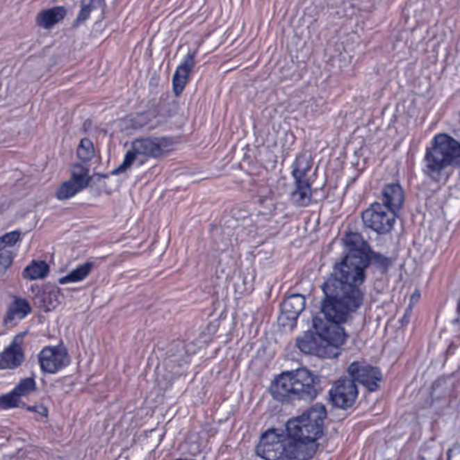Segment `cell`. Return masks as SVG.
<instances>
[{
    "mask_svg": "<svg viewBox=\"0 0 460 460\" xmlns=\"http://www.w3.org/2000/svg\"><path fill=\"white\" fill-rule=\"evenodd\" d=\"M179 460H188V459H179Z\"/></svg>",
    "mask_w": 460,
    "mask_h": 460,
    "instance_id": "obj_32",
    "label": "cell"
},
{
    "mask_svg": "<svg viewBox=\"0 0 460 460\" xmlns=\"http://www.w3.org/2000/svg\"><path fill=\"white\" fill-rule=\"evenodd\" d=\"M67 14V8L65 7H61V6L60 7L46 8L40 12L38 17H36V24H38V26L42 27V28L51 29L64 20Z\"/></svg>",
    "mask_w": 460,
    "mask_h": 460,
    "instance_id": "obj_21",
    "label": "cell"
},
{
    "mask_svg": "<svg viewBox=\"0 0 460 460\" xmlns=\"http://www.w3.org/2000/svg\"><path fill=\"white\" fill-rule=\"evenodd\" d=\"M137 156L138 155L136 153H135L133 149H131L130 151L127 153L126 156H125L122 164L113 172V174H121L124 173V172H126L129 168H131V165H133L135 161L137 159Z\"/></svg>",
    "mask_w": 460,
    "mask_h": 460,
    "instance_id": "obj_29",
    "label": "cell"
},
{
    "mask_svg": "<svg viewBox=\"0 0 460 460\" xmlns=\"http://www.w3.org/2000/svg\"><path fill=\"white\" fill-rule=\"evenodd\" d=\"M327 416L326 407L322 404H315L302 416L288 421L287 434L297 441L317 443L324 435Z\"/></svg>",
    "mask_w": 460,
    "mask_h": 460,
    "instance_id": "obj_3",
    "label": "cell"
},
{
    "mask_svg": "<svg viewBox=\"0 0 460 460\" xmlns=\"http://www.w3.org/2000/svg\"><path fill=\"white\" fill-rule=\"evenodd\" d=\"M364 225L379 235H386L393 229L397 215L384 204L375 202L361 215Z\"/></svg>",
    "mask_w": 460,
    "mask_h": 460,
    "instance_id": "obj_8",
    "label": "cell"
},
{
    "mask_svg": "<svg viewBox=\"0 0 460 460\" xmlns=\"http://www.w3.org/2000/svg\"><path fill=\"white\" fill-rule=\"evenodd\" d=\"M313 326H314L315 333L320 334L322 338L336 347H341L347 340V334L343 328L338 324L327 320L326 318H315L313 320Z\"/></svg>",
    "mask_w": 460,
    "mask_h": 460,
    "instance_id": "obj_14",
    "label": "cell"
},
{
    "mask_svg": "<svg viewBox=\"0 0 460 460\" xmlns=\"http://www.w3.org/2000/svg\"><path fill=\"white\" fill-rule=\"evenodd\" d=\"M382 200L383 204L397 216L401 213L404 205V193L403 188L397 183L386 186L383 189Z\"/></svg>",
    "mask_w": 460,
    "mask_h": 460,
    "instance_id": "obj_20",
    "label": "cell"
},
{
    "mask_svg": "<svg viewBox=\"0 0 460 460\" xmlns=\"http://www.w3.org/2000/svg\"><path fill=\"white\" fill-rule=\"evenodd\" d=\"M317 443L297 441L278 429L261 436L256 452L265 460H309L317 453Z\"/></svg>",
    "mask_w": 460,
    "mask_h": 460,
    "instance_id": "obj_1",
    "label": "cell"
},
{
    "mask_svg": "<svg viewBox=\"0 0 460 460\" xmlns=\"http://www.w3.org/2000/svg\"><path fill=\"white\" fill-rule=\"evenodd\" d=\"M13 261L14 256L11 252L0 254V277L4 275L8 270L10 268Z\"/></svg>",
    "mask_w": 460,
    "mask_h": 460,
    "instance_id": "obj_30",
    "label": "cell"
},
{
    "mask_svg": "<svg viewBox=\"0 0 460 460\" xmlns=\"http://www.w3.org/2000/svg\"><path fill=\"white\" fill-rule=\"evenodd\" d=\"M318 386L314 374L306 369H297L276 377L270 386V394L281 403L312 400L318 394Z\"/></svg>",
    "mask_w": 460,
    "mask_h": 460,
    "instance_id": "obj_2",
    "label": "cell"
},
{
    "mask_svg": "<svg viewBox=\"0 0 460 460\" xmlns=\"http://www.w3.org/2000/svg\"><path fill=\"white\" fill-rule=\"evenodd\" d=\"M371 263L368 251L351 249L341 262L334 266V277L345 284L359 287L363 284L366 274L365 271Z\"/></svg>",
    "mask_w": 460,
    "mask_h": 460,
    "instance_id": "obj_5",
    "label": "cell"
},
{
    "mask_svg": "<svg viewBox=\"0 0 460 460\" xmlns=\"http://www.w3.org/2000/svg\"><path fill=\"white\" fill-rule=\"evenodd\" d=\"M36 391V382L33 378H26L21 380L17 386L0 397V409L10 410L22 407V398Z\"/></svg>",
    "mask_w": 460,
    "mask_h": 460,
    "instance_id": "obj_15",
    "label": "cell"
},
{
    "mask_svg": "<svg viewBox=\"0 0 460 460\" xmlns=\"http://www.w3.org/2000/svg\"><path fill=\"white\" fill-rule=\"evenodd\" d=\"M348 372L352 380L363 385L370 391H379L382 382V372L379 368L361 361L350 365Z\"/></svg>",
    "mask_w": 460,
    "mask_h": 460,
    "instance_id": "obj_12",
    "label": "cell"
},
{
    "mask_svg": "<svg viewBox=\"0 0 460 460\" xmlns=\"http://www.w3.org/2000/svg\"><path fill=\"white\" fill-rule=\"evenodd\" d=\"M359 391L354 380L343 377L334 383L329 392L330 400L334 406L340 409H349L358 398Z\"/></svg>",
    "mask_w": 460,
    "mask_h": 460,
    "instance_id": "obj_11",
    "label": "cell"
},
{
    "mask_svg": "<svg viewBox=\"0 0 460 460\" xmlns=\"http://www.w3.org/2000/svg\"><path fill=\"white\" fill-rule=\"evenodd\" d=\"M92 177L90 170L81 165H75L72 167V177L60 186L56 192V197L60 201L69 200L79 192L84 191L90 186Z\"/></svg>",
    "mask_w": 460,
    "mask_h": 460,
    "instance_id": "obj_10",
    "label": "cell"
},
{
    "mask_svg": "<svg viewBox=\"0 0 460 460\" xmlns=\"http://www.w3.org/2000/svg\"><path fill=\"white\" fill-rule=\"evenodd\" d=\"M50 265L44 261H33L24 268L23 276L30 281L42 280L50 274Z\"/></svg>",
    "mask_w": 460,
    "mask_h": 460,
    "instance_id": "obj_23",
    "label": "cell"
},
{
    "mask_svg": "<svg viewBox=\"0 0 460 460\" xmlns=\"http://www.w3.org/2000/svg\"><path fill=\"white\" fill-rule=\"evenodd\" d=\"M345 243L351 249L370 251L363 237L357 233H349L345 236Z\"/></svg>",
    "mask_w": 460,
    "mask_h": 460,
    "instance_id": "obj_27",
    "label": "cell"
},
{
    "mask_svg": "<svg viewBox=\"0 0 460 460\" xmlns=\"http://www.w3.org/2000/svg\"><path fill=\"white\" fill-rule=\"evenodd\" d=\"M459 144L450 135L441 133L432 140L425 156L426 170L432 174H438L446 168L458 165Z\"/></svg>",
    "mask_w": 460,
    "mask_h": 460,
    "instance_id": "obj_4",
    "label": "cell"
},
{
    "mask_svg": "<svg viewBox=\"0 0 460 460\" xmlns=\"http://www.w3.org/2000/svg\"><path fill=\"white\" fill-rule=\"evenodd\" d=\"M38 363L44 372L57 374L67 369L72 363V358L63 343L42 349L38 355Z\"/></svg>",
    "mask_w": 460,
    "mask_h": 460,
    "instance_id": "obj_9",
    "label": "cell"
},
{
    "mask_svg": "<svg viewBox=\"0 0 460 460\" xmlns=\"http://www.w3.org/2000/svg\"><path fill=\"white\" fill-rule=\"evenodd\" d=\"M24 361V352L21 342L14 341L0 352V370H15Z\"/></svg>",
    "mask_w": 460,
    "mask_h": 460,
    "instance_id": "obj_17",
    "label": "cell"
},
{
    "mask_svg": "<svg viewBox=\"0 0 460 460\" xmlns=\"http://www.w3.org/2000/svg\"><path fill=\"white\" fill-rule=\"evenodd\" d=\"M92 268H93V265H92L91 263H85V265L79 266V268L75 269L74 271L70 272V274L61 278L60 284H70L82 281L90 274Z\"/></svg>",
    "mask_w": 460,
    "mask_h": 460,
    "instance_id": "obj_25",
    "label": "cell"
},
{
    "mask_svg": "<svg viewBox=\"0 0 460 460\" xmlns=\"http://www.w3.org/2000/svg\"><path fill=\"white\" fill-rule=\"evenodd\" d=\"M323 291L328 299L343 303L352 312L356 311L363 302V294L359 287L337 280L334 276L325 282Z\"/></svg>",
    "mask_w": 460,
    "mask_h": 460,
    "instance_id": "obj_6",
    "label": "cell"
},
{
    "mask_svg": "<svg viewBox=\"0 0 460 460\" xmlns=\"http://www.w3.org/2000/svg\"><path fill=\"white\" fill-rule=\"evenodd\" d=\"M21 233L19 231H12L7 233L0 237V252L6 248L13 247L20 240Z\"/></svg>",
    "mask_w": 460,
    "mask_h": 460,
    "instance_id": "obj_28",
    "label": "cell"
},
{
    "mask_svg": "<svg viewBox=\"0 0 460 460\" xmlns=\"http://www.w3.org/2000/svg\"><path fill=\"white\" fill-rule=\"evenodd\" d=\"M297 189L293 195L294 201H295L297 204L306 206V205L309 204L312 197L311 186H309V183L303 179L302 176L297 177Z\"/></svg>",
    "mask_w": 460,
    "mask_h": 460,
    "instance_id": "obj_24",
    "label": "cell"
},
{
    "mask_svg": "<svg viewBox=\"0 0 460 460\" xmlns=\"http://www.w3.org/2000/svg\"><path fill=\"white\" fill-rule=\"evenodd\" d=\"M93 3H90V4L82 7L81 12H79L78 19L76 20V24H79L87 20L88 18L90 17L91 12L93 11Z\"/></svg>",
    "mask_w": 460,
    "mask_h": 460,
    "instance_id": "obj_31",
    "label": "cell"
},
{
    "mask_svg": "<svg viewBox=\"0 0 460 460\" xmlns=\"http://www.w3.org/2000/svg\"><path fill=\"white\" fill-rule=\"evenodd\" d=\"M32 312V308L26 299L21 297H15L11 304L9 305L7 313L4 317V325L8 326L15 322L23 320L28 317Z\"/></svg>",
    "mask_w": 460,
    "mask_h": 460,
    "instance_id": "obj_22",
    "label": "cell"
},
{
    "mask_svg": "<svg viewBox=\"0 0 460 460\" xmlns=\"http://www.w3.org/2000/svg\"><path fill=\"white\" fill-rule=\"evenodd\" d=\"M193 65H195V58L192 54L187 55L185 60L177 67L173 76V91L176 97H179L183 91L186 90L187 83L191 76Z\"/></svg>",
    "mask_w": 460,
    "mask_h": 460,
    "instance_id": "obj_18",
    "label": "cell"
},
{
    "mask_svg": "<svg viewBox=\"0 0 460 460\" xmlns=\"http://www.w3.org/2000/svg\"><path fill=\"white\" fill-rule=\"evenodd\" d=\"M297 346L305 354L322 359H336L341 354V349L327 343L313 331H306L297 337Z\"/></svg>",
    "mask_w": 460,
    "mask_h": 460,
    "instance_id": "obj_7",
    "label": "cell"
},
{
    "mask_svg": "<svg viewBox=\"0 0 460 460\" xmlns=\"http://www.w3.org/2000/svg\"><path fill=\"white\" fill-rule=\"evenodd\" d=\"M306 297L300 294L288 297L281 306L279 325L286 329H293L297 318L305 311Z\"/></svg>",
    "mask_w": 460,
    "mask_h": 460,
    "instance_id": "obj_13",
    "label": "cell"
},
{
    "mask_svg": "<svg viewBox=\"0 0 460 460\" xmlns=\"http://www.w3.org/2000/svg\"><path fill=\"white\" fill-rule=\"evenodd\" d=\"M322 311H323L324 318H326L327 320L334 322V323L340 325V326L345 324L354 313L347 306L337 302V300L328 299V297L323 302Z\"/></svg>",
    "mask_w": 460,
    "mask_h": 460,
    "instance_id": "obj_16",
    "label": "cell"
},
{
    "mask_svg": "<svg viewBox=\"0 0 460 460\" xmlns=\"http://www.w3.org/2000/svg\"><path fill=\"white\" fill-rule=\"evenodd\" d=\"M137 155L147 156V158H161L164 155L165 149L161 140L153 138H142L138 139L133 143V149Z\"/></svg>",
    "mask_w": 460,
    "mask_h": 460,
    "instance_id": "obj_19",
    "label": "cell"
},
{
    "mask_svg": "<svg viewBox=\"0 0 460 460\" xmlns=\"http://www.w3.org/2000/svg\"><path fill=\"white\" fill-rule=\"evenodd\" d=\"M76 155L84 163H88L93 161L96 156V149L93 142L90 139H82L79 144L78 149H76Z\"/></svg>",
    "mask_w": 460,
    "mask_h": 460,
    "instance_id": "obj_26",
    "label": "cell"
}]
</instances>
